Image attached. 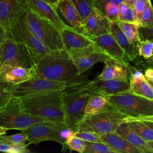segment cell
Listing matches in <instances>:
<instances>
[{
  "label": "cell",
  "mask_w": 153,
  "mask_h": 153,
  "mask_svg": "<svg viewBox=\"0 0 153 153\" xmlns=\"http://www.w3.org/2000/svg\"><path fill=\"white\" fill-rule=\"evenodd\" d=\"M36 75L66 83L68 88L84 85L90 80L78 73L77 69L66 49L50 51L35 64Z\"/></svg>",
  "instance_id": "6da1fadb"
},
{
  "label": "cell",
  "mask_w": 153,
  "mask_h": 153,
  "mask_svg": "<svg viewBox=\"0 0 153 153\" xmlns=\"http://www.w3.org/2000/svg\"><path fill=\"white\" fill-rule=\"evenodd\" d=\"M63 91H45L16 97L21 109L25 113L48 121L66 124L62 100Z\"/></svg>",
  "instance_id": "7a4b0ae2"
},
{
  "label": "cell",
  "mask_w": 153,
  "mask_h": 153,
  "mask_svg": "<svg viewBox=\"0 0 153 153\" xmlns=\"http://www.w3.org/2000/svg\"><path fill=\"white\" fill-rule=\"evenodd\" d=\"M20 14L32 33L50 50L65 49L60 31L51 23L33 12L25 0Z\"/></svg>",
  "instance_id": "3957f363"
},
{
  "label": "cell",
  "mask_w": 153,
  "mask_h": 153,
  "mask_svg": "<svg viewBox=\"0 0 153 153\" xmlns=\"http://www.w3.org/2000/svg\"><path fill=\"white\" fill-rule=\"evenodd\" d=\"M93 94L83 85L73 88H67L62 95L66 124L69 129L77 131L78 126L85 117L86 105Z\"/></svg>",
  "instance_id": "277c9868"
},
{
  "label": "cell",
  "mask_w": 153,
  "mask_h": 153,
  "mask_svg": "<svg viewBox=\"0 0 153 153\" xmlns=\"http://www.w3.org/2000/svg\"><path fill=\"white\" fill-rule=\"evenodd\" d=\"M104 96L112 107L127 117L136 118L153 114V100L128 91Z\"/></svg>",
  "instance_id": "5b68a950"
},
{
  "label": "cell",
  "mask_w": 153,
  "mask_h": 153,
  "mask_svg": "<svg viewBox=\"0 0 153 153\" xmlns=\"http://www.w3.org/2000/svg\"><path fill=\"white\" fill-rule=\"evenodd\" d=\"M126 117L112 106L107 110L85 115L79 123L78 131H91L99 135L114 132Z\"/></svg>",
  "instance_id": "8992f818"
},
{
  "label": "cell",
  "mask_w": 153,
  "mask_h": 153,
  "mask_svg": "<svg viewBox=\"0 0 153 153\" xmlns=\"http://www.w3.org/2000/svg\"><path fill=\"white\" fill-rule=\"evenodd\" d=\"M7 37L26 46L32 54L35 64L41 57L51 51L32 33L20 14L11 24L7 32Z\"/></svg>",
  "instance_id": "52a82bcc"
},
{
  "label": "cell",
  "mask_w": 153,
  "mask_h": 153,
  "mask_svg": "<svg viewBox=\"0 0 153 153\" xmlns=\"http://www.w3.org/2000/svg\"><path fill=\"white\" fill-rule=\"evenodd\" d=\"M69 130L65 123L45 121L35 123L22 130L26 133L29 144L38 145L43 141H54L66 146V134Z\"/></svg>",
  "instance_id": "ba28073f"
},
{
  "label": "cell",
  "mask_w": 153,
  "mask_h": 153,
  "mask_svg": "<svg viewBox=\"0 0 153 153\" xmlns=\"http://www.w3.org/2000/svg\"><path fill=\"white\" fill-rule=\"evenodd\" d=\"M48 121L23 112L16 96L4 107L0 108V126L8 130H23L31 125Z\"/></svg>",
  "instance_id": "9c48e42d"
},
{
  "label": "cell",
  "mask_w": 153,
  "mask_h": 153,
  "mask_svg": "<svg viewBox=\"0 0 153 153\" xmlns=\"http://www.w3.org/2000/svg\"><path fill=\"white\" fill-rule=\"evenodd\" d=\"M1 66H20L30 68L35 65V60L23 44L7 37L0 46Z\"/></svg>",
  "instance_id": "30bf717a"
},
{
  "label": "cell",
  "mask_w": 153,
  "mask_h": 153,
  "mask_svg": "<svg viewBox=\"0 0 153 153\" xmlns=\"http://www.w3.org/2000/svg\"><path fill=\"white\" fill-rule=\"evenodd\" d=\"M67 88L68 85L63 82L48 79L38 75L20 83L8 84L7 87V90L14 96L45 91H63Z\"/></svg>",
  "instance_id": "8fae6325"
},
{
  "label": "cell",
  "mask_w": 153,
  "mask_h": 153,
  "mask_svg": "<svg viewBox=\"0 0 153 153\" xmlns=\"http://www.w3.org/2000/svg\"><path fill=\"white\" fill-rule=\"evenodd\" d=\"M68 53L79 75L83 74L94 64L104 62L111 57L95 44L84 48L72 49Z\"/></svg>",
  "instance_id": "7c38bea8"
},
{
  "label": "cell",
  "mask_w": 153,
  "mask_h": 153,
  "mask_svg": "<svg viewBox=\"0 0 153 153\" xmlns=\"http://www.w3.org/2000/svg\"><path fill=\"white\" fill-rule=\"evenodd\" d=\"M83 87L93 94L105 96L128 91L130 82L120 79L103 80L96 78L83 85Z\"/></svg>",
  "instance_id": "4fadbf2b"
},
{
  "label": "cell",
  "mask_w": 153,
  "mask_h": 153,
  "mask_svg": "<svg viewBox=\"0 0 153 153\" xmlns=\"http://www.w3.org/2000/svg\"><path fill=\"white\" fill-rule=\"evenodd\" d=\"M29 8L37 15L50 22L60 31L68 25L60 17L56 5L44 0H25Z\"/></svg>",
  "instance_id": "5bb4252c"
},
{
  "label": "cell",
  "mask_w": 153,
  "mask_h": 153,
  "mask_svg": "<svg viewBox=\"0 0 153 153\" xmlns=\"http://www.w3.org/2000/svg\"><path fill=\"white\" fill-rule=\"evenodd\" d=\"M84 28L85 33L90 37L111 33L110 21L94 6L84 22Z\"/></svg>",
  "instance_id": "9a60e30c"
},
{
  "label": "cell",
  "mask_w": 153,
  "mask_h": 153,
  "mask_svg": "<svg viewBox=\"0 0 153 153\" xmlns=\"http://www.w3.org/2000/svg\"><path fill=\"white\" fill-rule=\"evenodd\" d=\"M94 44L111 57L128 66V60L124 51L111 33L91 37Z\"/></svg>",
  "instance_id": "2e32d148"
},
{
  "label": "cell",
  "mask_w": 153,
  "mask_h": 153,
  "mask_svg": "<svg viewBox=\"0 0 153 153\" xmlns=\"http://www.w3.org/2000/svg\"><path fill=\"white\" fill-rule=\"evenodd\" d=\"M105 66L102 72L97 76V79H120L129 81L130 71L129 65L127 66L119 60L110 57L104 62Z\"/></svg>",
  "instance_id": "e0dca14e"
},
{
  "label": "cell",
  "mask_w": 153,
  "mask_h": 153,
  "mask_svg": "<svg viewBox=\"0 0 153 153\" xmlns=\"http://www.w3.org/2000/svg\"><path fill=\"white\" fill-rule=\"evenodd\" d=\"M56 7L57 11L62 15L68 26L86 34L82 20L71 0H59L56 4Z\"/></svg>",
  "instance_id": "ac0fdd59"
},
{
  "label": "cell",
  "mask_w": 153,
  "mask_h": 153,
  "mask_svg": "<svg viewBox=\"0 0 153 153\" xmlns=\"http://www.w3.org/2000/svg\"><path fill=\"white\" fill-rule=\"evenodd\" d=\"M60 33L65 48L67 51L72 49L84 48L94 44L91 37L69 26L60 30Z\"/></svg>",
  "instance_id": "d6986e66"
},
{
  "label": "cell",
  "mask_w": 153,
  "mask_h": 153,
  "mask_svg": "<svg viewBox=\"0 0 153 153\" xmlns=\"http://www.w3.org/2000/svg\"><path fill=\"white\" fill-rule=\"evenodd\" d=\"M130 71V88L128 91L153 100V88L147 81L141 71L128 66Z\"/></svg>",
  "instance_id": "ffe728a7"
},
{
  "label": "cell",
  "mask_w": 153,
  "mask_h": 153,
  "mask_svg": "<svg viewBox=\"0 0 153 153\" xmlns=\"http://www.w3.org/2000/svg\"><path fill=\"white\" fill-rule=\"evenodd\" d=\"M25 0H0V25L6 32L19 16Z\"/></svg>",
  "instance_id": "44dd1931"
},
{
  "label": "cell",
  "mask_w": 153,
  "mask_h": 153,
  "mask_svg": "<svg viewBox=\"0 0 153 153\" xmlns=\"http://www.w3.org/2000/svg\"><path fill=\"white\" fill-rule=\"evenodd\" d=\"M34 67L27 68L20 66H1L0 78L8 84L20 83L36 76Z\"/></svg>",
  "instance_id": "7402d4cb"
},
{
  "label": "cell",
  "mask_w": 153,
  "mask_h": 153,
  "mask_svg": "<svg viewBox=\"0 0 153 153\" xmlns=\"http://www.w3.org/2000/svg\"><path fill=\"white\" fill-rule=\"evenodd\" d=\"M110 32L117 43L124 51L129 62L136 60L139 56L136 44L130 43L127 37L120 29L117 22H110Z\"/></svg>",
  "instance_id": "603a6c76"
},
{
  "label": "cell",
  "mask_w": 153,
  "mask_h": 153,
  "mask_svg": "<svg viewBox=\"0 0 153 153\" xmlns=\"http://www.w3.org/2000/svg\"><path fill=\"white\" fill-rule=\"evenodd\" d=\"M100 137L103 143L115 150L117 153H142L139 149L115 131L101 134Z\"/></svg>",
  "instance_id": "cb8c5ba5"
},
{
  "label": "cell",
  "mask_w": 153,
  "mask_h": 153,
  "mask_svg": "<svg viewBox=\"0 0 153 153\" xmlns=\"http://www.w3.org/2000/svg\"><path fill=\"white\" fill-rule=\"evenodd\" d=\"M115 132L139 149L142 153L153 152L149 148L147 141L142 138L135 131L131 129L126 123H121L118 126Z\"/></svg>",
  "instance_id": "d4e9b609"
},
{
  "label": "cell",
  "mask_w": 153,
  "mask_h": 153,
  "mask_svg": "<svg viewBox=\"0 0 153 153\" xmlns=\"http://www.w3.org/2000/svg\"><path fill=\"white\" fill-rule=\"evenodd\" d=\"M111 107V105L104 96L93 94L86 105L85 116L107 110Z\"/></svg>",
  "instance_id": "484cf974"
},
{
  "label": "cell",
  "mask_w": 153,
  "mask_h": 153,
  "mask_svg": "<svg viewBox=\"0 0 153 153\" xmlns=\"http://www.w3.org/2000/svg\"><path fill=\"white\" fill-rule=\"evenodd\" d=\"M117 23L130 43L136 44L141 41L139 25L121 21H118Z\"/></svg>",
  "instance_id": "4316f807"
},
{
  "label": "cell",
  "mask_w": 153,
  "mask_h": 153,
  "mask_svg": "<svg viewBox=\"0 0 153 153\" xmlns=\"http://www.w3.org/2000/svg\"><path fill=\"white\" fill-rule=\"evenodd\" d=\"M125 123L146 141H153V130L143 121L130 120Z\"/></svg>",
  "instance_id": "83f0119b"
},
{
  "label": "cell",
  "mask_w": 153,
  "mask_h": 153,
  "mask_svg": "<svg viewBox=\"0 0 153 153\" xmlns=\"http://www.w3.org/2000/svg\"><path fill=\"white\" fill-rule=\"evenodd\" d=\"M83 153H117L103 142H85Z\"/></svg>",
  "instance_id": "f1b7e54d"
},
{
  "label": "cell",
  "mask_w": 153,
  "mask_h": 153,
  "mask_svg": "<svg viewBox=\"0 0 153 153\" xmlns=\"http://www.w3.org/2000/svg\"><path fill=\"white\" fill-rule=\"evenodd\" d=\"M76 8L83 23L90 14L94 6L93 0H71Z\"/></svg>",
  "instance_id": "f546056e"
},
{
  "label": "cell",
  "mask_w": 153,
  "mask_h": 153,
  "mask_svg": "<svg viewBox=\"0 0 153 153\" xmlns=\"http://www.w3.org/2000/svg\"><path fill=\"white\" fill-rule=\"evenodd\" d=\"M137 53L139 56L145 60L149 59L153 56V41L151 39H144L136 43Z\"/></svg>",
  "instance_id": "4dcf8cb0"
},
{
  "label": "cell",
  "mask_w": 153,
  "mask_h": 153,
  "mask_svg": "<svg viewBox=\"0 0 153 153\" xmlns=\"http://www.w3.org/2000/svg\"><path fill=\"white\" fill-rule=\"evenodd\" d=\"M28 144H12L0 140V151L10 153H26L30 151L27 149Z\"/></svg>",
  "instance_id": "1f68e13d"
},
{
  "label": "cell",
  "mask_w": 153,
  "mask_h": 153,
  "mask_svg": "<svg viewBox=\"0 0 153 153\" xmlns=\"http://www.w3.org/2000/svg\"><path fill=\"white\" fill-rule=\"evenodd\" d=\"M153 26V6L151 0H147L142 13L140 27H151Z\"/></svg>",
  "instance_id": "d6a6232c"
},
{
  "label": "cell",
  "mask_w": 153,
  "mask_h": 153,
  "mask_svg": "<svg viewBox=\"0 0 153 153\" xmlns=\"http://www.w3.org/2000/svg\"><path fill=\"white\" fill-rule=\"evenodd\" d=\"M8 85V82L0 78V108L5 106L14 96L7 90Z\"/></svg>",
  "instance_id": "836d02e7"
},
{
  "label": "cell",
  "mask_w": 153,
  "mask_h": 153,
  "mask_svg": "<svg viewBox=\"0 0 153 153\" xmlns=\"http://www.w3.org/2000/svg\"><path fill=\"white\" fill-rule=\"evenodd\" d=\"M0 140L9 143L18 144L25 143L26 141H27V137L26 133L22 131L21 133L13 134L9 136H7L5 134L1 135Z\"/></svg>",
  "instance_id": "e575fe53"
},
{
  "label": "cell",
  "mask_w": 153,
  "mask_h": 153,
  "mask_svg": "<svg viewBox=\"0 0 153 153\" xmlns=\"http://www.w3.org/2000/svg\"><path fill=\"white\" fill-rule=\"evenodd\" d=\"M66 146H67L71 151L83 153L85 146V141L74 135L66 142Z\"/></svg>",
  "instance_id": "d590c367"
},
{
  "label": "cell",
  "mask_w": 153,
  "mask_h": 153,
  "mask_svg": "<svg viewBox=\"0 0 153 153\" xmlns=\"http://www.w3.org/2000/svg\"><path fill=\"white\" fill-rule=\"evenodd\" d=\"M75 136L85 142H102L100 135L91 131H77L75 133Z\"/></svg>",
  "instance_id": "8d00e7d4"
},
{
  "label": "cell",
  "mask_w": 153,
  "mask_h": 153,
  "mask_svg": "<svg viewBox=\"0 0 153 153\" xmlns=\"http://www.w3.org/2000/svg\"><path fill=\"white\" fill-rule=\"evenodd\" d=\"M118 21L137 24L135 11L133 6H129L127 10L118 17Z\"/></svg>",
  "instance_id": "74e56055"
},
{
  "label": "cell",
  "mask_w": 153,
  "mask_h": 153,
  "mask_svg": "<svg viewBox=\"0 0 153 153\" xmlns=\"http://www.w3.org/2000/svg\"><path fill=\"white\" fill-rule=\"evenodd\" d=\"M147 0H136L133 7L136 13L137 24L140 27V22L142 13L145 7Z\"/></svg>",
  "instance_id": "f35d334b"
},
{
  "label": "cell",
  "mask_w": 153,
  "mask_h": 153,
  "mask_svg": "<svg viewBox=\"0 0 153 153\" xmlns=\"http://www.w3.org/2000/svg\"><path fill=\"white\" fill-rule=\"evenodd\" d=\"M139 32L141 40L153 39V26L151 27H140Z\"/></svg>",
  "instance_id": "ab89813d"
},
{
  "label": "cell",
  "mask_w": 153,
  "mask_h": 153,
  "mask_svg": "<svg viewBox=\"0 0 153 153\" xmlns=\"http://www.w3.org/2000/svg\"><path fill=\"white\" fill-rule=\"evenodd\" d=\"M130 120H139V121H151L153 122V114L149 115L143 116V117H136V118H133L130 117H126L123 122H126Z\"/></svg>",
  "instance_id": "60d3db41"
},
{
  "label": "cell",
  "mask_w": 153,
  "mask_h": 153,
  "mask_svg": "<svg viewBox=\"0 0 153 153\" xmlns=\"http://www.w3.org/2000/svg\"><path fill=\"white\" fill-rule=\"evenodd\" d=\"M129 5L127 4L126 2H122L119 6H118V17L121 16L128 8Z\"/></svg>",
  "instance_id": "b9f144b4"
},
{
  "label": "cell",
  "mask_w": 153,
  "mask_h": 153,
  "mask_svg": "<svg viewBox=\"0 0 153 153\" xmlns=\"http://www.w3.org/2000/svg\"><path fill=\"white\" fill-rule=\"evenodd\" d=\"M144 76L146 79L153 80V68H146L144 72Z\"/></svg>",
  "instance_id": "7bdbcfd3"
},
{
  "label": "cell",
  "mask_w": 153,
  "mask_h": 153,
  "mask_svg": "<svg viewBox=\"0 0 153 153\" xmlns=\"http://www.w3.org/2000/svg\"><path fill=\"white\" fill-rule=\"evenodd\" d=\"M7 38V32L4 27L0 25V46Z\"/></svg>",
  "instance_id": "ee69618b"
},
{
  "label": "cell",
  "mask_w": 153,
  "mask_h": 153,
  "mask_svg": "<svg viewBox=\"0 0 153 153\" xmlns=\"http://www.w3.org/2000/svg\"><path fill=\"white\" fill-rule=\"evenodd\" d=\"M136 0H124V2H126L127 4H128L129 6H133Z\"/></svg>",
  "instance_id": "f6af8a7d"
},
{
  "label": "cell",
  "mask_w": 153,
  "mask_h": 153,
  "mask_svg": "<svg viewBox=\"0 0 153 153\" xmlns=\"http://www.w3.org/2000/svg\"><path fill=\"white\" fill-rule=\"evenodd\" d=\"M143 121L145 124H146L148 127H149L151 128H152L153 130V122H151V121Z\"/></svg>",
  "instance_id": "bcb514c9"
},
{
  "label": "cell",
  "mask_w": 153,
  "mask_h": 153,
  "mask_svg": "<svg viewBox=\"0 0 153 153\" xmlns=\"http://www.w3.org/2000/svg\"><path fill=\"white\" fill-rule=\"evenodd\" d=\"M7 130L6 128H4V127L0 126V136H1V135H2V134H6Z\"/></svg>",
  "instance_id": "7dc6e473"
},
{
  "label": "cell",
  "mask_w": 153,
  "mask_h": 153,
  "mask_svg": "<svg viewBox=\"0 0 153 153\" xmlns=\"http://www.w3.org/2000/svg\"><path fill=\"white\" fill-rule=\"evenodd\" d=\"M45 1H46L47 2L49 3V4H53V5H56V4L57 2H58L59 0H44Z\"/></svg>",
  "instance_id": "c3c4849f"
},
{
  "label": "cell",
  "mask_w": 153,
  "mask_h": 153,
  "mask_svg": "<svg viewBox=\"0 0 153 153\" xmlns=\"http://www.w3.org/2000/svg\"><path fill=\"white\" fill-rule=\"evenodd\" d=\"M147 143H148L149 148L153 152V141H147Z\"/></svg>",
  "instance_id": "681fc988"
},
{
  "label": "cell",
  "mask_w": 153,
  "mask_h": 153,
  "mask_svg": "<svg viewBox=\"0 0 153 153\" xmlns=\"http://www.w3.org/2000/svg\"><path fill=\"white\" fill-rule=\"evenodd\" d=\"M147 81L148 82V83L150 84V85L151 86V87L153 88V80L152 79H146Z\"/></svg>",
  "instance_id": "f907efd6"
},
{
  "label": "cell",
  "mask_w": 153,
  "mask_h": 153,
  "mask_svg": "<svg viewBox=\"0 0 153 153\" xmlns=\"http://www.w3.org/2000/svg\"><path fill=\"white\" fill-rule=\"evenodd\" d=\"M1 59H0V69H1Z\"/></svg>",
  "instance_id": "816d5d0a"
},
{
  "label": "cell",
  "mask_w": 153,
  "mask_h": 153,
  "mask_svg": "<svg viewBox=\"0 0 153 153\" xmlns=\"http://www.w3.org/2000/svg\"><path fill=\"white\" fill-rule=\"evenodd\" d=\"M151 40H152V41H153V39H151Z\"/></svg>",
  "instance_id": "f5cc1de1"
},
{
  "label": "cell",
  "mask_w": 153,
  "mask_h": 153,
  "mask_svg": "<svg viewBox=\"0 0 153 153\" xmlns=\"http://www.w3.org/2000/svg\"><path fill=\"white\" fill-rule=\"evenodd\" d=\"M152 57H153V56H152Z\"/></svg>",
  "instance_id": "db71d44e"
}]
</instances>
